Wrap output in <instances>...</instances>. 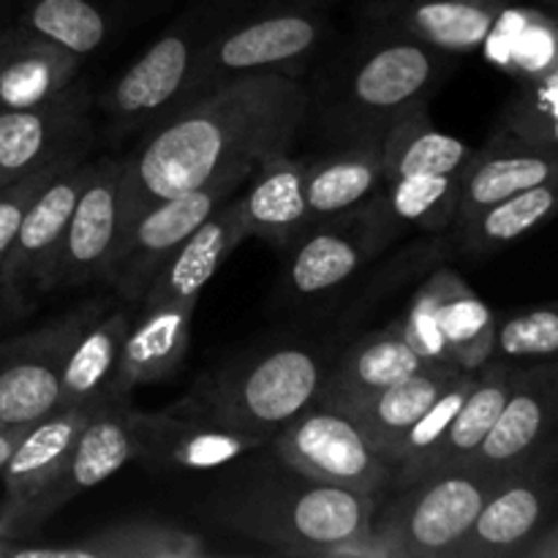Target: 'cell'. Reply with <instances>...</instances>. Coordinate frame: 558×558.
I'll use <instances>...</instances> for the list:
<instances>
[{
    "label": "cell",
    "instance_id": "26",
    "mask_svg": "<svg viewBox=\"0 0 558 558\" xmlns=\"http://www.w3.org/2000/svg\"><path fill=\"white\" fill-rule=\"evenodd\" d=\"M196 305L158 303L142 305V314L131 319L120 352L114 396L131 398L136 387L158 385L178 374L191 349Z\"/></svg>",
    "mask_w": 558,
    "mask_h": 558
},
{
    "label": "cell",
    "instance_id": "9",
    "mask_svg": "<svg viewBox=\"0 0 558 558\" xmlns=\"http://www.w3.org/2000/svg\"><path fill=\"white\" fill-rule=\"evenodd\" d=\"M107 308V300H87L0 347V428H31L58 412L71 349Z\"/></svg>",
    "mask_w": 558,
    "mask_h": 558
},
{
    "label": "cell",
    "instance_id": "13",
    "mask_svg": "<svg viewBox=\"0 0 558 558\" xmlns=\"http://www.w3.org/2000/svg\"><path fill=\"white\" fill-rule=\"evenodd\" d=\"M556 501L558 458L543 445L510 472L499 474L456 558L523 556L543 532Z\"/></svg>",
    "mask_w": 558,
    "mask_h": 558
},
{
    "label": "cell",
    "instance_id": "32",
    "mask_svg": "<svg viewBox=\"0 0 558 558\" xmlns=\"http://www.w3.org/2000/svg\"><path fill=\"white\" fill-rule=\"evenodd\" d=\"M381 185V145L332 147L322 158H308L305 199L311 221L347 213L363 205Z\"/></svg>",
    "mask_w": 558,
    "mask_h": 558
},
{
    "label": "cell",
    "instance_id": "31",
    "mask_svg": "<svg viewBox=\"0 0 558 558\" xmlns=\"http://www.w3.org/2000/svg\"><path fill=\"white\" fill-rule=\"evenodd\" d=\"M129 311H104L96 322L76 338L63 371V403L60 409H87L96 412L109 401H131L114 396L120 352L129 332Z\"/></svg>",
    "mask_w": 558,
    "mask_h": 558
},
{
    "label": "cell",
    "instance_id": "17",
    "mask_svg": "<svg viewBox=\"0 0 558 558\" xmlns=\"http://www.w3.org/2000/svg\"><path fill=\"white\" fill-rule=\"evenodd\" d=\"M136 461L153 474L218 472L245 452L267 445L213 423L205 414L174 401L161 412H131Z\"/></svg>",
    "mask_w": 558,
    "mask_h": 558
},
{
    "label": "cell",
    "instance_id": "11",
    "mask_svg": "<svg viewBox=\"0 0 558 558\" xmlns=\"http://www.w3.org/2000/svg\"><path fill=\"white\" fill-rule=\"evenodd\" d=\"M96 142V93L87 76L41 104L0 109V189L36 169L87 158Z\"/></svg>",
    "mask_w": 558,
    "mask_h": 558
},
{
    "label": "cell",
    "instance_id": "4",
    "mask_svg": "<svg viewBox=\"0 0 558 558\" xmlns=\"http://www.w3.org/2000/svg\"><path fill=\"white\" fill-rule=\"evenodd\" d=\"M330 363L325 343L300 338L251 347L202 376L178 403L223 428L270 441L314 407Z\"/></svg>",
    "mask_w": 558,
    "mask_h": 558
},
{
    "label": "cell",
    "instance_id": "37",
    "mask_svg": "<svg viewBox=\"0 0 558 558\" xmlns=\"http://www.w3.org/2000/svg\"><path fill=\"white\" fill-rule=\"evenodd\" d=\"M463 172L466 169H461V172L409 174V178L381 183L376 196L401 227L445 232L456 223Z\"/></svg>",
    "mask_w": 558,
    "mask_h": 558
},
{
    "label": "cell",
    "instance_id": "20",
    "mask_svg": "<svg viewBox=\"0 0 558 558\" xmlns=\"http://www.w3.org/2000/svg\"><path fill=\"white\" fill-rule=\"evenodd\" d=\"M505 9L507 0H363L360 22L392 27L461 58L483 47Z\"/></svg>",
    "mask_w": 558,
    "mask_h": 558
},
{
    "label": "cell",
    "instance_id": "1",
    "mask_svg": "<svg viewBox=\"0 0 558 558\" xmlns=\"http://www.w3.org/2000/svg\"><path fill=\"white\" fill-rule=\"evenodd\" d=\"M305 123L303 80L265 71L213 87L150 125L125 153L134 213L205 185H248L262 163L292 150Z\"/></svg>",
    "mask_w": 558,
    "mask_h": 558
},
{
    "label": "cell",
    "instance_id": "42",
    "mask_svg": "<svg viewBox=\"0 0 558 558\" xmlns=\"http://www.w3.org/2000/svg\"><path fill=\"white\" fill-rule=\"evenodd\" d=\"M523 556H537V558H558V523L550 526L548 532H539L537 537L532 539Z\"/></svg>",
    "mask_w": 558,
    "mask_h": 558
},
{
    "label": "cell",
    "instance_id": "18",
    "mask_svg": "<svg viewBox=\"0 0 558 558\" xmlns=\"http://www.w3.org/2000/svg\"><path fill=\"white\" fill-rule=\"evenodd\" d=\"M178 0H22V25L44 33L82 60L109 52Z\"/></svg>",
    "mask_w": 558,
    "mask_h": 558
},
{
    "label": "cell",
    "instance_id": "43",
    "mask_svg": "<svg viewBox=\"0 0 558 558\" xmlns=\"http://www.w3.org/2000/svg\"><path fill=\"white\" fill-rule=\"evenodd\" d=\"M33 428V425H31ZM27 425H14V428H0V474H3L5 463H9L11 452L16 450V445L22 441V436L27 434Z\"/></svg>",
    "mask_w": 558,
    "mask_h": 558
},
{
    "label": "cell",
    "instance_id": "36",
    "mask_svg": "<svg viewBox=\"0 0 558 558\" xmlns=\"http://www.w3.org/2000/svg\"><path fill=\"white\" fill-rule=\"evenodd\" d=\"M483 47L490 63L518 80L534 82L558 69V25L539 11H515L507 5Z\"/></svg>",
    "mask_w": 558,
    "mask_h": 558
},
{
    "label": "cell",
    "instance_id": "3",
    "mask_svg": "<svg viewBox=\"0 0 558 558\" xmlns=\"http://www.w3.org/2000/svg\"><path fill=\"white\" fill-rule=\"evenodd\" d=\"M456 69V54L412 36L360 22L343 47L316 63L305 85L308 123L332 147L381 145L401 120L428 101Z\"/></svg>",
    "mask_w": 558,
    "mask_h": 558
},
{
    "label": "cell",
    "instance_id": "23",
    "mask_svg": "<svg viewBox=\"0 0 558 558\" xmlns=\"http://www.w3.org/2000/svg\"><path fill=\"white\" fill-rule=\"evenodd\" d=\"M131 401H109L98 407L80 430L69 463L41 507V523L52 521L76 496L107 483L125 463L136 461V436L131 425Z\"/></svg>",
    "mask_w": 558,
    "mask_h": 558
},
{
    "label": "cell",
    "instance_id": "10",
    "mask_svg": "<svg viewBox=\"0 0 558 558\" xmlns=\"http://www.w3.org/2000/svg\"><path fill=\"white\" fill-rule=\"evenodd\" d=\"M278 456L322 483L379 501L392 490L396 466L365 439L349 414L316 401L270 439Z\"/></svg>",
    "mask_w": 558,
    "mask_h": 558
},
{
    "label": "cell",
    "instance_id": "5",
    "mask_svg": "<svg viewBox=\"0 0 558 558\" xmlns=\"http://www.w3.org/2000/svg\"><path fill=\"white\" fill-rule=\"evenodd\" d=\"M259 0H185L161 36L120 74L96 109L114 142L140 140L183 98L191 74L213 44Z\"/></svg>",
    "mask_w": 558,
    "mask_h": 558
},
{
    "label": "cell",
    "instance_id": "30",
    "mask_svg": "<svg viewBox=\"0 0 558 558\" xmlns=\"http://www.w3.org/2000/svg\"><path fill=\"white\" fill-rule=\"evenodd\" d=\"M210 554L216 550L202 534L153 518L107 523L71 548H16V558H202Z\"/></svg>",
    "mask_w": 558,
    "mask_h": 558
},
{
    "label": "cell",
    "instance_id": "19",
    "mask_svg": "<svg viewBox=\"0 0 558 558\" xmlns=\"http://www.w3.org/2000/svg\"><path fill=\"white\" fill-rule=\"evenodd\" d=\"M558 428V360L515 371L499 420L469 466L488 474H505L532 456Z\"/></svg>",
    "mask_w": 558,
    "mask_h": 558
},
{
    "label": "cell",
    "instance_id": "25",
    "mask_svg": "<svg viewBox=\"0 0 558 558\" xmlns=\"http://www.w3.org/2000/svg\"><path fill=\"white\" fill-rule=\"evenodd\" d=\"M248 238L245 223L240 218L238 205L229 199L218 207L213 216H207L183 243L178 245L172 256L161 265L156 278L147 287L142 305L158 303H199V294L213 281L223 262L234 254L243 240Z\"/></svg>",
    "mask_w": 558,
    "mask_h": 558
},
{
    "label": "cell",
    "instance_id": "29",
    "mask_svg": "<svg viewBox=\"0 0 558 558\" xmlns=\"http://www.w3.org/2000/svg\"><path fill=\"white\" fill-rule=\"evenodd\" d=\"M458 371L461 368H456V365H428V368L417 371V374L407 376V379L396 381L385 390L354 398V401L341 403L336 409L349 414L365 434V439L376 447V452L396 466V452L401 441L407 439L412 425L428 412L439 392L456 379Z\"/></svg>",
    "mask_w": 558,
    "mask_h": 558
},
{
    "label": "cell",
    "instance_id": "38",
    "mask_svg": "<svg viewBox=\"0 0 558 558\" xmlns=\"http://www.w3.org/2000/svg\"><path fill=\"white\" fill-rule=\"evenodd\" d=\"M494 357L558 360V303L496 319Z\"/></svg>",
    "mask_w": 558,
    "mask_h": 558
},
{
    "label": "cell",
    "instance_id": "7",
    "mask_svg": "<svg viewBox=\"0 0 558 558\" xmlns=\"http://www.w3.org/2000/svg\"><path fill=\"white\" fill-rule=\"evenodd\" d=\"M499 474L461 466L425 474L392 490L363 543L343 556L365 558H456L494 490Z\"/></svg>",
    "mask_w": 558,
    "mask_h": 558
},
{
    "label": "cell",
    "instance_id": "21",
    "mask_svg": "<svg viewBox=\"0 0 558 558\" xmlns=\"http://www.w3.org/2000/svg\"><path fill=\"white\" fill-rule=\"evenodd\" d=\"M554 180H558V145L532 142L501 131L496 140H490L483 150H474L469 158L461 205L452 227H461L463 221L507 196Z\"/></svg>",
    "mask_w": 558,
    "mask_h": 558
},
{
    "label": "cell",
    "instance_id": "15",
    "mask_svg": "<svg viewBox=\"0 0 558 558\" xmlns=\"http://www.w3.org/2000/svg\"><path fill=\"white\" fill-rule=\"evenodd\" d=\"M96 161H80L54 174L27 205L16 229L14 245L0 272V292L14 308H22L36 294L52 292L60 245L69 229L71 213L85 191Z\"/></svg>",
    "mask_w": 558,
    "mask_h": 558
},
{
    "label": "cell",
    "instance_id": "44",
    "mask_svg": "<svg viewBox=\"0 0 558 558\" xmlns=\"http://www.w3.org/2000/svg\"><path fill=\"white\" fill-rule=\"evenodd\" d=\"M548 9L554 11V20L558 22V0H548Z\"/></svg>",
    "mask_w": 558,
    "mask_h": 558
},
{
    "label": "cell",
    "instance_id": "28",
    "mask_svg": "<svg viewBox=\"0 0 558 558\" xmlns=\"http://www.w3.org/2000/svg\"><path fill=\"white\" fill-rule=\"evenodd\" d=\"M428 365L439 363H425L409 347L396 319L387 327L365 332L363 338L349 343L338 357H332L316 401L327 403V407H341V403L354 401V398L385 390V387L396 385V381L407 379V376L417 374Z\"/></svg>",
    "mask_w": 558,
    "mask_h": 558
},
{
    "label": "cell",
    "instance_id": "24",
    "mask_svg": "<svg viewBox=\"0 0 558 558\" xmlns=\"http://www.w3.org/2000/svg\"><path fill=\"white\" fill-rule=\"evenodd\" d=\"M85 69L63 44L11 20L0 31V109H22L58 96Z\"/></svg>",
    "mask_w": 558,
    "mask_h": 558
},
{
    "label": "cell",
    "instance_id": "22",
    "mask_svg": "<svg viewBox=\"0 0 558 558\" xmlns=\"http://www.w3.org/2000/svg\"><path fill=\"white\" fill-rule=\"evenodd\" d=\"M512 379H515V368L507 360H496V363L490 360L488 365H483L477 371V381H474L472 392L461 403L445 434L436 439V445L420 458H414V461L396 469L392 490L412 483V480L425 477V474L469 466L480 447H483V441L488 439L496 420H499L507 396L512 390Z\"/></svg>",
    "mask_w": 558,
    "mask_h": 558
},
{
    "label": "cell",
    "instance_id": "33",
    "mask_svg": "<svg viewBox=\"0 0 558 558\" xmlns=\"http://www.w3.org/2000/svg\"><path fill=\"white\" fill-rule=\"evenodd\" d=\"M554 216H558V180L507 196L480 210L461 227H452V232L463 254L485 256L526 238Z\"/></svg>",
    "mask_w": 558,
    "mask_h": 558
},
{
    "label": "cell",
    "instance_id": "34",
    "mask_svg": "<svg viewBox=\"0 0 558 558\" xmlns=\"http://www.w3.org/2000/svg\"><path fill=\"white\" fill-rule=\"evenodd\" d=\"M472 153L466 142L436 129L428 109H417L381 140V183L409 174L461 172Z\"/></svg>",
    "mask_w": 558,
    "mask_h": 558
},
{
    "label": "cell",
    "instance_id": "14",
    "mask_svg": "<svg viewBox=\"0 0 558 558\" xmlns=\"http://www.w3.org/2000/svg\"><path fill=\"white\" fill-rule=\"evenodd\" d=\"M93 412L58 409L33 425L3 469L0 539L16 543L41 532V507L69 463L74 441Z\"/></svg>",
    "mask_w": 558,
    "mask_h": 558
},
{
    "label": "cell",
    "instance_id": "39",
    "mask_svg": "<svg viewBox=\"0 0 558 558\" xmlns=\"http://www.w3.org/2000/svg\"><path fill=\"white\" fill-rule=\"evenodd\" d=\"M441 292H445V267L430 272V276L420 283V289L412 294L409 308L403 311L398 325H401L403 338L409 341V347H412L425 363L452 365L450 357H447V347L439 327Z\"/></svg>",
    "mask_w": 558,
    "mask_h": 558
},
{
    "label": "cell",
    "instance_id": "2",
    "mask_svg": "<svg viewBox=\"0 0 558 558\" xmlns=\"http://www.w3.org/2000/svg\"><path fill=\"white\" fill-rule=\"evenodd\" d=\"M218 472L202 501L205 515L287 556L343 558L368 537L379 510L368 496L294 469L270 441Z\"/></svg>",
    "mask_w": 558,
    "mask_h": 558
},
{
    "label": "cell",
    "instance_id": "8",
    "mask_svg": "<svg viewBox=\"0 0 558 558\" xmlns=\"http://www.w3.org/2000/svg\"><path fill=\"white\" fill-rule=\"evenodd\" d=\"M401 229L376 194L352 210L314 223L289 248L278 300L305 303L327 298L387 251Z\"/></svg>",
    "mask_w": 558,
    "mask_h": 558
},
{
    "label": "cell",
    "instance_id": "40",
    "mask_svg": "<svg viewBox=\"0 0 558 558\" xmlns=\"http://www.w3.org/2000/svg\"><path fill=\"white\" fill-rule=\"evenodd\" d=\"M474 381H477V371H458L456 379L439 392V398L430 403L428 412L412 425L407 439L401 441V447H398L396 452V469L414 461V458H420L425 450H430V447L436 445V439L445 434L447 425L452 423V417H456L458 409H461V403L466 401V396L472 392Z\"/></svg>",
    "mask_w": 558,
    "mask_h": 558
},
{
    "label": "cell",
    "instance_id": "35",
    "mask_svg": "<svg viewBox=\"0 0 558 558\" xmlns=\"http://www.w3.org/2000/svg\"><path fill=\"white\" fill-rule=\"evenodd\" d=\"M439 327L447 357L461 371H480L494 360L496 316L456 270L445 267Z\"/></svg>",
    "mask_w": 558,
    "mask_h": 558
},
{
    "label": "cell",
    "instance_id": "6",
    "mask_svg": "<svg viewBox=\"0 0 558 558\" xmlns=\"http://www.w3.org/2000/svg\"><path fill=\"white\" fill-rule=\"evenodd\" d=\"M332 38L336 0H259L199 60L178 107L240 76L276 71L303 80Z\"/></svg>",
    "mask_w": 558,
    "mask_h": 558
},
{
    "label": "cell",
    "instance_id": "12",
    "mask_svg": "<svg viewBox=\"0 0 558 558\" xmlns=\"http://www.w3.org/2000/svg\"><path fill=\"white\" fill-rule=\"evenodd\" d=\"M134 218L129 158H98L71 213L54 267L52 292L90 281H107Z\"/></svg>",
    "mask_w": 558,
    "mask_h": 558
},
{
    "label": "cell",
    "instance_id": "41",
    "mask_svg": "<svg viewBox=\"0 0 558 558\" xmlns=\"http://www.w3.org/2000/svg\"><path fill=\"white\" fill-rule=\"evenodd\" d=\"M80 161H87V158H74V161H60L52 163V167L36 169V172L25 174V178L16 180V183L0 189V272H3L5 256H9L11 245H14L16 229H20V221L22 216H25L27 205L33 202V196H36L54 174H60L63 169L74 167V163Z\"/></svg>",
    "mask_w": 558,
    "mask_h": 558
},
{
    "label": "cell",
    "instance_id": "16",
    "mask_svg": "<svg viewBox=\"0 0 558 558\" xmlns=\"http://www.w3.org/2000/svg\"><path fill=\"white\" fill-rule=\"evenodd\" d=\"M240 189L243 185L232 183L205 185V189L147 205L131 223L123 248H120L118 259L109 270L107 283L118 292V298L129 300V303H140L156 272L178 251V245L207 216H213L218 207L234 199Z\"/></svg>",
    "mask_w": 558,
    "mask_h": 558
},
{
    "label": "cell",
    "instance_id": "27",
    "mask_svg": "<svg viewBox=\"0 0 558 558\" xmlns=\"http://www.w3.org/2000/svg\"><path fill=\"white\" fill-rule=\"evenodd\" d=\"M305 169L308 158H294L289 153L256 169L248 189L234 196L248 238H262L287 251L314 227L305 199Z\"/></svg>",
    "mask_w": 558,
    "mask_h": 558
}]
</instances>
